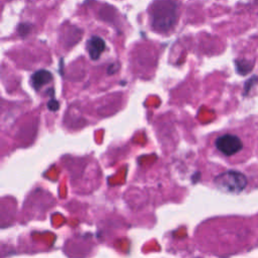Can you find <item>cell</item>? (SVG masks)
Here are the masks:
<instances>
[{"mask_svg": "<svg viewBox=\"0 0 258 258\" xmlns=\"http://www.w3.org/2000/svg\"><path fill=\"white\" fill-rule=\"evenodd\" d=\"M152 29L158 32L168 31L177 19V4L173 0H157L150 12Z\"/></svg>", "mask_w": 258, "mask_h": 258, "instance_id": "6da1fadb", "label": "cell"}, {"mask_svg": "<svg viewBox=\"0 0 258 258\" xmlns=\"http://www.w3.org/2000/svg\"><path fill=\"white\" fill-rule=\"evenodd\" d=\"M216 186L224 191L229 194H239L247 185V177L240 171L237 170H227L214 179Z\"/></svg>", "mask_w": 258, "mask_h": 258, "instance_id": "7a4b0ae2", "label": "cell"}, {"mask_svg": "<svg viewBox=\"0 0 258 258\" xmlns=\"http://www.w3.org/2000/svg\"><path fill=\"white\" fill-rule=\"evenodd\" d=\"M216 148L225 156H233L243 148V142L234 134H224L219 136L215 141Z\"/></svg>", "mask_w": 258, "mask_h": 258, "instance_id": "3957f363", "label": "cell"}, {"mask_svg": "<svg viewBox=\"0 0 258 258\" xmlns=\"http://www.w3.org/2000/svg\"><path fill=\"white\" fill-rule=\"evenodd\" d=\"M105 48L106 43L100 36L93 35L87 41V50L92 59H98Z\"/></svg>", "mask_w": 258, "mask_h": 258, "instance_id": "277c9868", "label": "cell"}, {"mask_svg": "<svg viewBox=\"0 0 258 258\" xmlns=\"http://www.w3.org/2000/svg\"><path fill=\"white\" fill-rule=\"evenodd\" d=\"M52 79V75L46 70H39L31 76V85L35 90L40 89L48 84Z\"/></svg>", "mask_w": 258, "mask_h": 258, "instance_id": "5b68a950", "label": "cell"}, {"mask_svg": "<svg viewBox=\"0 0 258 258\" xmlns=\"http://www.w3.org/2000/svg\"><path fill=\"white\" fill-rule=\"evenodd\" d=\"M235 66H236L237 73H239L242 76H245L252 71V69L254 67V61L249 60V59L239 58V59L235 60Z\"/></svg>", "mask_w": 258, "mask_h": 258, "instance_id": "8992f818", "label": "cell"}, {"mask_svg": "<svg viewBox=\"0 0 258 258\" xmlns=\"http://www.w3.org/2000/svg\"><path fill=\"white\" fill-rule=\"evenodd\" d=\"M257 80H258V77L257 76H255L254 78H252V79H250V80H248L246 83H245V91H244V95L245 94H248V92H249V90H250V88L257 82Z\"/></svg>", "mask_w": 258, "mask_h": 258, "instance_id": "52a82bcc", "label": "cell"}, {"mask_svg": "<svg viewBox=\"0 0 258 258\" xmlns=\"http://www.w3.org/2000/svg\"><path fill=\"white\" fill-rule=\"evenodd\" d=\"M47 107H48V109L51 110V111H56V110L58 109V107H59V104H58V102L55 101V100H50V101L48 102V104H47Z\"/></svg>", "mask_w": 258, "mask_h": 258, "instance_id": "ba28073f", "label": "cell"}]
</instances>
